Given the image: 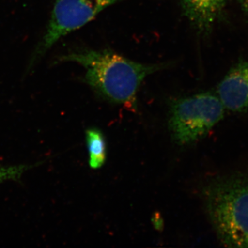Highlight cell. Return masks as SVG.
Segmentation results:
<instances>
[{"label": "cell", "instance_id": "1", "mask_svg": "<svg viewBox=\"0 0 248 248\" xmlns=\"http://www.w3.org/2000/svg\"><path fill=\"white\" fill-rule=\"evenodd\" d=\"M60 62H73L84 67V80L109 102L135 105L137 93L147 77L167 68L166 63H142L110 50L92 49L73 52Z\"/></svg>", "mask_w": 248, "mask_h": 248}, {"label": "cell", "instance_id": "2", "mask_svg": "<svg viewBox=\"0 0 248 248\" xmlns=\"http://www.w3.org/2000/svg\"><path fill=\"white\" fill-rule=\"evenodd\" d=\"M202 195L209 220L221 244L248 248V174L216 176L203 187Z\"/></svg>", "mask_w": 248, "mask_h": 248}, {"label": "cell", "instance_id": "3", "mask_svg": "<svg viewBox=\"0 0 248 248\" xmlns=\"http://www.w3.org/2000/svg\"><path fill=\"white\" fill-rule=\"evenodd\" d=\"M225 110L219 98L212 93L173 101L169 120L173 138L182 146L195 143L223 120Z\"/></svg>", "mask_w": 248, "mask_h": 248}, {"label": "cell", "instance_id": "4", "mask_svg": "<svg viewBox=\"0 0 248 248\" xmlns=\"http://www.w3.org/2000/svg\"><path fill=\"white\" fill-rule=\"evenodd\" d=\"M123 0H56L37 56L45 53L65 35L84 27L103 10Z\"/></svg>", "mask_w": 248, "mask_h": 248}, {"label": "cell", "instance_id": "5", "mask_svg": "<svg viewBox=\"0 0 248 248\" xmlns=\"http://www.w3.org/2000/svg\"><path fill=\"white\" fill-rule=\"evenodd\" d=\"M217 95L227 110H248V60H241L231 68L217 87Z\"/></svg>", "mask_w": 248, "mask_h": 248}, {"label": "cell", "instance_id": "6", "mask_svg": "<svg viewBox=\"0 0 248 248\" xmlns=\"http://www.w3.org/2000/svg\"><path fill=\"white\" fill-rule=\"evenodd\" d=\"M184 16L199 33L208 35L221 18L228 0H179Z\"/></svg>", "mask_w": 248, "mask_h": 248}, {"label": "cell", "instance_id": "7", "mask_svg": "<svg viewBox=\"0 0 248 248\" xmlns=\"http://www.w3.org/2000/svg\"><path fill=\"white\" fill-rule=\"evenodd\" d=\"M86 144L89 155V166L91 169H99L107 159V143L100 130L90 128L86 133Z\"/></svg>", "mask_w": 248, "mask_h": 248}, {"label": "cell", "instance_id": "8", "mask_svg": "<svg viewBox=\"0 0 248 248\" xmlns=\"http://www.w3.org/2000/svg\"><path fill=\"white\" fill-rule=\"evenodd\" d=\"M238 2L245 14L248 15V0H238Z\"/></svg>", "mask_w": 248, "mask_h": 248}]
</instances>
